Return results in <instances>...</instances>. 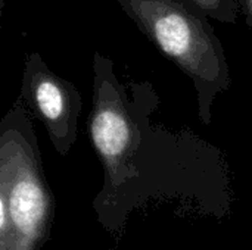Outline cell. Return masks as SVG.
I'll list each match as a JSON object with an SVG mask.
<instances>
[{"label": "cell", "mask_w": 252, "mask_h": 250, "mask_svg": "<svg viewBox=\"0 0 252 250\" xmlns=\"http://www.w3.org/2000/svg\"><path fill=\"white\" fill-rule=\"evenodd\" d=\"M159 97L152 83L124 85L114 62L93 55V96L87 133L103 169L93 199L97 222L118 236L140 206L157 199H183L223 218L232 203L223 153L190 131H171L152 115Z\"/></svg>", "instance_id": "1"}, {"label": "cell", "mask_w": 252, "mask_h": 250, "mask_svg": "<svg viewBox=\"0 0 252 250\" xmlns=\"http://www.w3.org/2000/svg\"><path fill=\"white\" fill-rule=\"evenodd\" d=\"M56 202L31 113L18 97L0 124V250H41Z\"/></svg>", "instance_id": "2"}, {"label": "cell", "mask_w": 252, "mask_h": 250, "mask_svg": "<svg viewBox=\"0 0 252 250\" xmlns=\"http://www.w3.org/2000/svg\"><path fill=\"white\" fill-rule=\"evenodd\" d=\"M139 31L190 78L198 116L213 124L216 99L232 85L224 46L210 18L186 0H117Z\"/></svg>", "instance_id": "3"}, {"label": "cell", "mask_w": 252, "mask_h": 250, "mask_svg": "<svg viewBox=\"0 0 252 250\" xmlns=\"http://www.w3.org/2000/svg\"><path fill=\"white\" fill-rule=\"evenodd\" d=\"M21 100L46 128L58 155L66 156L78 137L83 96L74 83L55 74L40 53L25 57Z\"/></svg>", "instance_id": "4"}, {"label": "cell", "mask_w": 252, "mask_h": 250, "mask_svg": "<svg viewBox=\"0 0 252 250\" xmlns=\"http://www.w3.org/2000/svg\"><path fill=\"white\" fill-rule=\"evenodd\" d=\"M199 10H202L208 18L224 24L238 22V0H186Z\"/></svg>", "instance_id": "5"}, {"label": "cell", "mask_w": 252, "mask_h": 250, "mask_svg": "<svg viewBox=\"0 0 252 250\" xmlns=\"http://www.w3.org/2000/svg\"><path fill=\"white\" fill-rule=\"evenodd\" d=\"M238 6L247 18V24L252 28V0H238Z\"/></svg>", "instance_id": "6"}, {"label": "cell", "mask_w": 252, "mask_h": 250, "mask_svg": "<svg viewBox=\"0 0 252 250\" xmlns=\"http://www.w3.org/2000/svg\"><path fill=\"white\" fill-rule=\"evenodd\" d=\"M4 1H6V0H0V13L3 12V7H4Z\"/></svg>", "instance_id": "7"}]
</instances>
